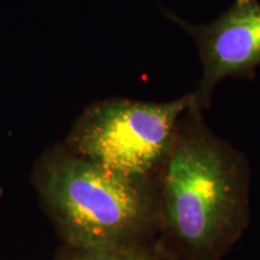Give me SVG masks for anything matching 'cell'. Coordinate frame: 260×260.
Here are the masks:
<instances>
[{
  "label": "cell",
  "instance_id": "obj_3",
  "mask_svg": "<svg viewBox=\"0 0 260 260\" xmlns=\"http://www.w3.org/2000/svg\"><path fill=\"white\" fill-rule=\"evenodd\" d=\"M193 93L168 103L113 99L95 104L70 138L74 153L134 178L160 169Z\"/></svg>",
  "mask_w": 260,
  "mask_h": 260
},
{
  "label": "cell",
  "instance_id": "obj_5",
  "mask_svg": "<svg viewBox=\"0 0 260 260\" xmlns=\"http://www.w3.org/2000/svg\"><path fill=\"white\" fill-rule=\"evenodd\" d=\"M54 260H172L161 249L149 246L144 241L125 245L99 247V248H76L64 246Z\"/></svg>",
  "mask_w": 260,
  "mask_h": 260
},
{
  "label": "cell",
  "instance_id": "obj_1",
  "mask_svg": "<svg viewBox=\"0 0 260 260\" xmlns=\"http://www.w3.org/2000/svg\"><path fill=\"white\" fill-rule=\"evenodd\" d=\"M159 216L191 260H217L248 217V162L207 126L193 104L160 169Z\"/></svg>",
  "mask_w": 260,
  "mask_h": 260
},
{
  "label": "cell",
  "instance_id": "obj_2",
  "mask_svg": "<svg viewBox=\"0 0 260 260\" xmlns=\"http://www.w3.org/2000/svg\"><path fill=\"white\" fill-rule=\"evenodd\" d=\"M37 184L65 245L99 248L142 241L159 216L148 178H134L67 151L40 161Z\"/></svg>",
  "mask_w": 260,
  "mask_h": 260
},
{
  "label": "cell",
  "instance_id": "obj_4",
  "mask_svg": "<svg viewBox=\"0 0 260 260\" xmlns=\"http://www.w3.org/2000/svg\"><path fill=\"white\" fill-rule=\"evenodd\" d=\"M197 45L203 77L193 92V105L209 109L213 90L226 77L254 79L260 65V3L235 0L218 18L207 24H191L170 15Z\"/></svg>",
  "mask_w": 260,
  "mask_h": 260
}]
</instances>
